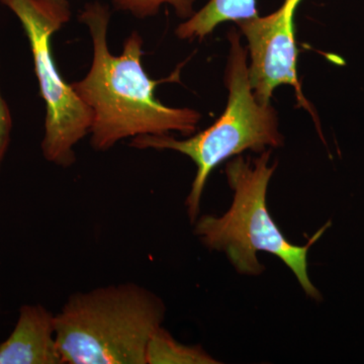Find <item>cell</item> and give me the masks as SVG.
<instances>
[{
  "label": "cell",
  "instance_id": "1",
  "mask_svg": "<svg viewBox=\"0 0 364 364\" xmlns=\"http://www.w3.org/2000/svg\"><path fill=\"white\" fill-rule=\"evenodd\" d=\"M78 18L90 31L93 58L85 77L71 86L92 112L93 149L105 152L138 136L196 133L203 117L200 112L166 107L155 97L156 86L178 75L179 69L164 80L151 79L142 65L143 39L138 32L127 38L119 56L111 54L107 46L111 11L107 4H87Z\"/></svg>",
  "mask_w": 364,
  "mask_h": 364
},
{
  "label": "cell",
  "instance_id": "2",
  "mask_svg": "<svg viewBox=\"0 0 364 364\" xmlns=\"http://www.w3.org/2000/svg\"><path fill=\"white\" fill-rule=\"evenodd\" d=\"M165 306L136 282L71 294L56 313L63 364H146L151 336L162 326Z\"/></svg>",
  "mask_w": 364,
  "mask_h": 364
},
{
  "label": "cell",
  "instance_id": "3",
  "mask_svg": "<svg viewBox=\"0 0 364 364\" xmlns=\"http://www.w3.org/2000/svg\"><path fill=\"white\" fill-rule=\"evenodd\" d=\"M270 155L268 149L253 160L238 155L227 163V181L234 193L231 208L222 217H198L193 233L205 247L226 253L237 272L243 274L258 275L264 270L257 258L259 251L277 256L294 273L305 293L321 299L309 277L308 253L331 224L321 228L306 245L287 241L267 205L268 184L277 166L269 165Z\"/></svg>",
  "mask_w": 364,
  "mask_h": 364
},
{
  "label": "cell",
  "instance_id": "4",
  "mask_svg": "<svg viewBox=\"0 0 364 364\" xmlns=\"http://www.w3.org/2000/svg\"><path fill=\"white\" fill-rule=\"evenodd\" d=\"M228 41L230 48L225 70L228 102L217 122L186 140L169 135H144L135 136L130 143L136 149L176 151L195 162L198 170L186 200L193 224L200 215L208 176L218 165L247 150L261 153L284 145L277 112L272 104H261L254 95L249 80L248 50L242 44L241 33L232 28Z\"/></svg>",
  "mask_w": 364,
  "mask_h": 364
},
{
  "label": "cell",
  "instance_id": "5",
  "mask_svg": "<svg viewBox=\"0 0 364 364\" xmlns=\"http://www.w3.org/2000/svg\"><path fill=\"white\" fill-rule=\"evenodd\" d=\"M20 20L30 44L41 97L46 104L43 156L57 166L76 161L75 146L92 124V112L58 70L52 37L71 18L68 0H0Z\"/></svg>",
  "mask_w": 364,
  "mask_h": 364
},
{
  "label": "cell",
  "instance_id": "6",
  "mask_svg": "<svg viewBox=\"0 0 364 364\" xmlns=\"http://www.w3.org/2000/svg\"><path fill=\"white\" fill-rule=\"evenodd\" d=\"M303 0H284L274 13L254 16L236 23L247 41L248 73L254 95L261 104H270L280 85L294 87L299 105L312 112L301 90L296 71L294 16Z\"/></svg>",
  "mask_w": 364,
  "mask_h": 364
},
{
  "label": "cell",
  "instance_id": "7",
  "mask_svg": "<svg viewBox=\"0 0 364 364\" xmlns=\"http://www.w3.org/2000/svg\"><path fill=\"white\" fill-rule=\"evenodd\" d=\"M0 364H63L56 314L41 304L21 306L13 332L0 344Z\"/></svg>",
  "mask_w": 364,
  "mask_h": 364
},
{
  "label": "cell",
  "instance_id": "8",
  "mask_svg": "<svg viewBox=\"0 0 364 364\" xmlns=\"http://www.w3.org/2000/svg\"><path fill=\"white\" fill-rule=\"evenodd\" d=\"M258 16L256 0H208L191 18L177 26L181 40H203L226 21L238 23Z\"/></svg>",
  "mask_w": 364,
  "mask_h": 364
},
{
  "label": "cell",
  "instance_id": "9",
  "mask_svg": "<svg viewBox=\"0 0 364 364\" xmlns=\"http://www.w3.org/2000/svg\"><path fill=\"white\" fill-rule=\"evenodd\" d=\"M213 358L200 346H188L172 337L160 327L151 336L146 351V364H214Z\"/></svg>",
  "mask_w": 364,
  "mask_h": 364
},
{
  "label": "cell",
  "instance_id": "10",
  "mask_svg": "<svg viewBox=\"0 0 364 364\" xmlns=\"http://www.w3.org/2000/svg\"><path fill=\"white\" fill-rule=\"evenodd\" d=\"M119 11H126L136 18H151L159 13L162 6H170L181 20H188L196 13V0H111Z\"/></svg>",
  "mask_w": 364,
  "mask_h": 364
},
{
  "label": "cell",
  "instance_id": "11",
  "mask_svg": "<svg viewBox=\"0 0 364 364\" xmlns=\"http://www.w3.org/2000/svg\"><path fill=\"white\" fill-rule=\"evenodd\" d=\"M11 128H13V121H11V112L0 92V170L11 142Z\"/></svg>",
  "mask_w": 364,
  "mask_h": 364
}]
</instances>
